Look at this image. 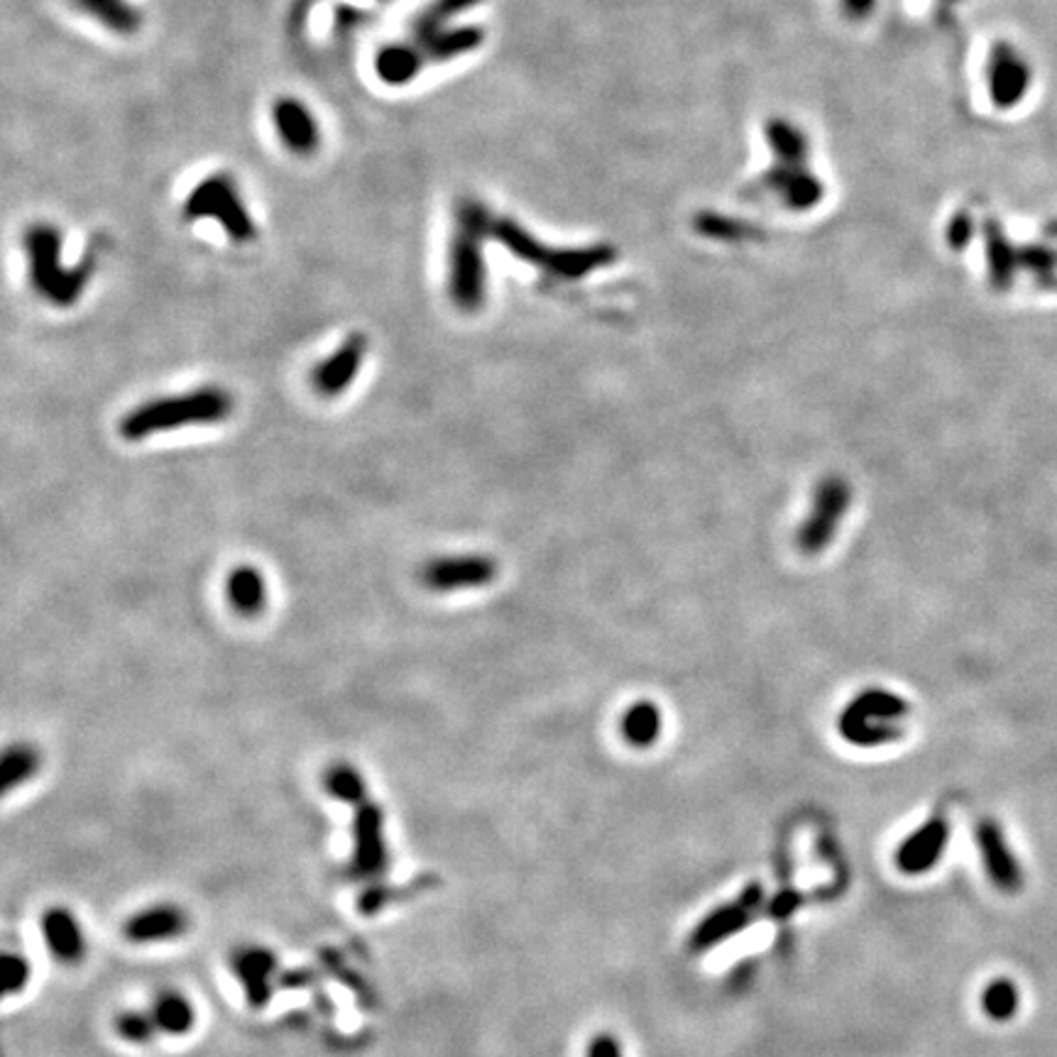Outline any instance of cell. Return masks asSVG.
Here are the masks:
<instances>
[{
    "label": "cell",
    "mask_w": 1057,
    "mask_h": 1057,
    "mask_svg": "<svg viewBox=\"0 0 1057 1057\" xmlns=\"http://www.w3.org/2000/svg\"><path fill=\"white\" fill-rule=\"evenodd\" d=\"M233 412V396L224 388H198L182 396H162L145 402L123 416L120 434L128 440H142L179 426L218 424Z\"/></svg>",
    "instance_id": "6da1fadb"
},
{
    "label": "cell",
    "mask_w": 1057,
    "mask_h": 1057,
    "mask_svg": "<svg viewBox=\"0 0 1057 1057\" xmlns=\"http://www.w3.org/2000/svg\"><path fill=\"white\" fill-rule=\"evenodd\" d=\"M456 220L458 230L450 240L448 255V292L462 312H476L484 299V260L480 246L484 238L492 236L494 220L478 201H462Z\"/></svg>",
    "instance_id": "7a4b0ae2"
},
{
    "label": "cell",
    "mask_w": 1057,
    "mask_h": 1057,
    "mask_svg": "<svg viewBox=\"0 0 1057 1057\" xmlns=\"http://www.w3.org/2000/svg\"><path fill=\"white\" fill-rule=\"evenodd\" d=\"M25 252L30 260V282L35 292L54 306H72L81 299L94 272V260L66 270L62 264V233L50 224H35L25 230Z\"/></svg>",
    "instance_id": "3957f363"
},
{
    "label": "cell",
    "mask_w": 1057,
    "mask_h": 1057,
    "mask_svg": "<svg viewBox=\"0 0 1057 1057\" xmlns=\"http://www.w3.org/2000/svg\"><path fill=\"white\" fill-rule=\"evenodd\" d=\"M184 214L189 220L211 218L233 242H250L258 236V226L252 224L246 204L238 194L236 182L228 174H211L198 182L184 201Z\"/></svg>",
    "instance_id": "277c9868"
},
{
    "label": "cell",
    "mask_w": 1057,
    "mask_h": 1057,
    "mask_svg": "<svg viewBox=\"0 0 1057 1057\" xmlns=\"http://www.w3.org/2000/svg\"><path fill=\"white\" fill-rule=\"evenodd\" d=\"M492 238L502 242L506 250H512L516 258H522L526 262L536 264V268H544L548 272L558 274V277L566 280H576L588 274L590 270L600 268V264L610 262V252L604 248H595V250H551L544 248L542 242L526 233L522 226H516L514 220H494L492 224Z\"/></svg>",
    "instance_id": "5b68a950"
},
{
    "label": "cell",
    "mask_w": 1057,
    "mask_h": 1057,
    "mask_svg": "<svg viewBox=\"0 0 1057 1057\" xmlns=\"http://www.w3.org/2000/svg\"><path fill=\"white\" fill-rule=\"evenodd\" d=\"M906 712V702L889 696V693H864L844 710L840 718V732L844 734V740L859 747L894 742L896 737H901V727L894 722Z\"/></svg>",
    "instance_id": "8992f818"
},
{
    "label": "cell",
    "mask_w": 1057,
    "mask_h": 1057,
    "mask_svg": "<svg viewBox=\"0 0 1057 1057\" xmlns=\"http://www.w3.org/2000/svg\"><path fill=\"white\" fill-rule=\"evenodd\" d=\"M390 867V850L384 840V810L368 798L352 808V852L350 872L362 881H380Z\"/></svg>",
    "instance_id": "52a82bcc"
},
{
    "label": "cell",
    "mask_w": 1057,
    "mask_h": 1057,
    "mask_svg": "<svg viewBox=\"0 0 1057 1057\" xmlns=\"http://www.w3.org/2000/svg\"><path fill=\"white\" fill-rule=\"evenodd\" d=\"M230 972L240 982L248 1006L255 1011L268 1006L274 987H280V960L264 945H242L230 952Z\"/></svg>",
    "instance_id": "ba28073f"
},
{
    "label": "cell",
    "mask_w": 1057,
    "mask_h": 1057,
    "mask_svg": "<svg viewBox=\"0 0 1057 1057\" xmlns=\"http://www.w3.org/2000/svg\"><path fill=\"white\" fill-rule=\"evenodd\" d=\"M974 840H977L979 854H982L984 872L991 884H994V889L1004 891V894H1016V891H1021L1023 869L1018 864V859L1011 852L1004 828H1001L996 820L984 818L982 822H977Z\"/></svg>",
    "instance_id": "9c48e42d"
},
{
    "label": "cell",
    "mask_w": 1057,
    "mask_h": 1057,
    "mask_svg": "<svg viewBox=\"0 0 1057 1057\" xmlns=\"http://www.w3.org/2000/svg\"><path fill=\"white\" fill-rule=\"evenodd\" d=\"M494 576H498V566H494V560L480 554L444 556V558L428 560L422 570L424 586L436 592L480 588L492 582Z\"/></svg>",
    "instance_id": "30bf717a"
},
{
    "label": "cell",
    "mask_w": 1057,
    "mask_h": 1057,
    "mask_svg": "<svg viewBox=\"0 0 1057 1057\" xmlns=\"http://www.w3.org/2000/svg\"><path fill=\"white\" fill-rule=\"evenodd\" d=\"M1031 86V66L1011 44H996L989 59V94L999 108L1023 101Z\"/></svg>",
    "instance_id": "8fae6325"
},
{
    "label": "cell",
    "mask_w": 1057,
    "mask_h": 1057,
    "mask_svg": "<svg viewBox=\"0 0 1057 1057\" xmlns=\"http://www.w3.org/2000/svg\"><path fill=\"white\" fill-rule=\"evenodd\" d=\"M947 842H950V825L940 815H935L898 844L896 867L903 874L930 872L942 859Z\"/></svg>",
    "instance_id": "7c38bea8"
},
{
    "label": "cell",
    "mask_w": 1057,
    "mask_h": 1057,
    "mask_svg": "<svg viewBox=\"0 0 1057 1057\" xmlns=\"http://www.w3.org/2000/svg\"><path fill=\"white\" fill-rule=\"evenodd\" d=\"M186 930H189V916L174 903H154V906L132 913L123 923V935L132 945L167 942L182 938Z\"/></svg>",
    "instance_id": "4fadbf2b"
},
{
    "label": "cell",
    "mask_w": 1057,
    "mask_h": 1057,
    "mask_svg": "<svg viewBox=\"0 0 1057 1057\" xmlns=\"http://www.w3.org/2000/svg\"><path fill=\"white\" fill-rule=\"evenodd\" d=\"M366 352H368L366 336L360 334L348 336L344 344L336 348V352H330L326 360H322L314 368L312 382L316 392L324 396H338L340 392H346L350 388V382L358 378L362 360H366Z\"/></svg>",
    "instance_id": "5bb4252c"
},
{
    "label": "cell",
    "mask_w": 1057,
    "mask_h": 1057,
    "mask_svg": "<svg viewBox=\"0 0 1057 1057\" xmlns=\"http://www.w3.org/2000/svg\"><path fill=\"white\" fill-rule=\"evenodd\" d=\"M40 928H42V938L44 945H47L50 955L57 960L59 965L74 967L81 965L86 957V933L81 928L79 918L66 906H52L42 913L40 918Z\"/></svg>",
    "instance_id": "9a60e30c"
},
{
    "label": "cell",
    "mask_w": 1057,
    "mask_h": 1057,
    "mask_svg": "<svg viewBox=\"0 0 1057 1057\" xmlns=\"http://www.w3.org/2000/svg\"><path fill=\"white\" fill-rule=\"evenodd\" d=\"M272 120L280 132V140L290 152L308 157V154H314L318 145H322V130H318L316 118L312 116V110L302 101H296V98H280V101L272 106Z\"/></svg>",
    "instance_id": "2e32d148"
},
{
    "label": "cell",
    "mask_w": 1057,
    "mask_h": 1057,
    "mask_svg": "<svg viewBox=\"0 0 1057 1057\" xmlns=\"http://www.w3.org/2000/svg\"><path fill=\"white\" fill-rule=\"evenodd\" d=\"M847 500H850V492H847L844 484L840 482H828L822 484L818 492V500H815L813 506V516L808 520L806 528L800 532V546L806 551H818L835 532V524L840 516L844 514Z\"/></svg>",
    "instance_id": "e0dca14e"
},
{
    "label": "cell",
    "mask_w": 1057,
    "mask_h": 1057,
    "mask_svg": "<svg viewBox=\"0 0 1057 1057\" xmlns=\"http://www.w3.org/2000/svg\"><path fill=\"white\" fill-rule=\"evenodd\" d=\"M752 916H754V911H749L747 906H742L740 901L730 903V906L715 908L712 913H708V916H705L696 925V930L690 933V940H688L690 950L693 952H705V950H710V947L724 942L727 938H732V935L744 930L747 925L752 923Z\"/></svg>",
    "instance_id": "ac0fdd59"
},
{
    "label": "cell",
    "mask_w": 1057,
    "mask_h": 1057,
    "mask_svg": "<svg viewBox=\"0 0 1057 1057\" xmlns=\"http://www.w3.org/2000/svg\"><path fill=\"white\" fill-rule=\"evenodd\" d=\"M426 66V59L416 42H394L382 47L374 57V72L390 86H404L416 79Z\"/></svg>",
    "instance_id": "d6986e66"
},
{
    "label": "cell",
    "mask_w": 1057,
    "mask_h": 1057,
    "mask_svg": "<svg viewBox=\"0 0 1057 1057\" xmlns=\"http://www.w3.org/2000/svg\"><path fill=\"white\" fill-rule=\"evenodd\" d=\"M414 42L422 50L426 64L428 62H448L456 59L460 54H468L478 50L482 44L480 28H440L436 32H428L424 37H414Z\"/></svg>",
    "instance_id": "ffe728a7"
},
{
    "label": "cell",
    "mask_w": 1057,
    "mask_h": 1057,
    "mask_svg": "<svg viewBox=\"0 0 1057 1057\" xmlns=\"http://www.w3.org/2000/svg\"><path fill=\"white\" fill-rule=\"evenodd\" d=\"M150 1013L157 1031L164 1035H174V1038H182V1035L192 1033L196 1026L194 1004L189 996L176 989H162L160 994L152 999Z\"/></svg>",
    "instance_id": "44dd1931"
},
{
    "label": "cell",
    "mask_w": 1057,
    "mask_h": 1057,
    "mask_svg": "<svg viewBox=\"0 0 1057 1057\" xmlns=\"http://www.w3.org/2000/svg\"><path fill=\"white\" fill-rule=\"evenodd\" d=\"M226 598L238 614L255 617L268 604V582L258 568L238 566L228 573Z\"/></svg>",
    "instance_id": "7402d4cb"
},
{
    "label": "cell",
    "mask_w": 1057,
    "mask_h": 1057,
    "mask_svg": "<svg viewBox=\"0 0 1057 1057\" xmlns=\"http://www.w3.org/2000/svg\"><path fill=\"white\" fill-rule=\"evenodd\" d=\"M769 184L774 189L781 192V196L786 198V204L796 211H803V208H810L820 201L822 196V186L818 179H813L808 172H800L798 167H784L769 176Z\"/></svg>",
    "instance_id": "603a6c76"
},
{
    "label": "cell",
    "mask_w": 1057,
    "mask_h": 1057,
    "mask_svg": "<svg viewBox=\"0 0 1057 1057\" xmlns=\"http://www.w3.org/2000/svg\"><path fill=\"white\" fill-rule=\"evenodd\" d=\"M432 886H434L432 876H418L406 886H392V884H384V881H372V884L362 891L358 898V913L360 916H374V913L384 911L388 906H392V903L406 901L410 896L422 894V891H428Z\"/></svg>",
    "instance_id": "cb8c5ba5"
},
{
    "label": "cell",
    "mask_w": 1057,
    "mask_h": 1057,
    "mask_svg": "<svg viewBox=\"0 0 1057 1057\" xmlns=\"http://www.w3.org/2000/svg\"><path fill=\"white\" fill-rule=\"evenodd\" d=\"M74 3L118 35H132L140 28V13L126 0H74Z\"/></svg>",
    "instance_id": "d4e9b609"
},
{
    "label": "cell",
    "mask_w": 1057,
    "mask_h": 1057,
    "mask_svg": "<svg viewBox=\"0 0 1057 1057\" xmlns=\"http://www.w3.org/2000/svg\"><path fill=\"white\" fill-rule=\"evenodd\" d=\"M324 791L330 798L346 803L350 808H358L360 803L368 800V786L356 766L346 762H338L326 769L324 774Z\"/></svg>",
    "instance_id": "484cf974"
},
{
    "label": "cell",
    "mask_w": 1057,
    "mask_h": 1057,
    "mask_svg": "<svg viewBox=\"0 0 1057 1057\" xmlns=\"http://www.w3.org/2000/svg\"><path fill=\"white\" fill-rule=\"evenodd\" d=\"M40 762L42 756L32 744H10L3 754V762H0V784H3V793L28 784V781L37 774Z\"/></svg>",
    "instance_id": "4316f807"
},
{
    "label": "cell",
    "mask_w": 1057,
    "mask_h": 1057,
    "mask_svg": "<svg viewBox=\"0 0 1057 1057\" xmlns=\"http://www.w3.org/2000/svg\"><path fill=\"white\" fill-rule=\"evenodd\" d=\"M661 732V715L652 702H636L624 712L622 737L632 747H652Z\"/></svg>",
    "instance_id": "83f0119b"
},
{
    "label": "cell",
    "mask_w": 1057,
    "mask_h": 1057,
    "mask_svg": "<svg viewBox=\"0 0 1057 1057\" xmlns=\"http://www.w3.org/2000/svg\"><path fill=\"white\" fill-rule=\"evenodd\" d=\"M982 1009L991 1021H1001V1023L1011 1021L1021 1009L1018 987L1006 977L994 979V982L982 991Z\"/></svg>",
    "instance_id": "f1b7e54d"
},
{
    "label": "cell",
    "mask_w": 1057,
    "mask_h": 1057,
    "mask_svg": "<svg viewBox=\"0 0 1057 1057\" xmlns=\"http://www.w3.org/2000/svg\"><path fill=\"white\" fill-rule=\"evenodd\" d=\"M769 142L776 150L778 160L784 162V167H800L806 160V138L786 120H771Z\"/></svg>",
    "instance_id": "f546056e"
},
{
    "label": "cell",
    "mask_w": 1057,
    "mask_h": 1057,
    "mask_svg": "<svg viewBox=\"0 0 1057 1057\" xmlns=\"http://www.w3.org/2000/svg\"><path fill=\"white\" fill-rule=\"evenodd\" d=\"M113 1031L120 1040L130 1045H148L154 1040V1035L160 1033L157 1026H154L152 1013L138 1009H126L116 1013Z\"/></svg>",
    "instance_id": "4dcf8cb0"
},
{
    "label": "cell",
    "mask_w": 1057,
    "mask_h": 1057,
    "mask_svg": "<svg viewBox=\"0 0 1057 1057\" xmlns=\"http://www.w3.org/2000/svg\"><path fill=\"white\" fill-rule=\"evenodd\" d=\"M478 3L480 0H434V3L414 20V37H424L428 32L440 30L446 20L466 13V10Z\"/></svg>",
    "instance_id": "1f68e13d"
},
{
    "label": "cell",
    "mask_w": 1057,
    "mask_h": 1057,
    "mask_svg": "<svg viewBox=\"0 0 1057 1057\" xmlns=\"http://www.w3.org/2000/svg\"><path fill=\"white\" fill-rule=\"evenodd\" d=\"M989 264H991V277H994V282L999 286H1006L1013 277V270H1016V264H1018V255H1016V250H1013L1004 233H1001V230H996L994 224H989Z\"/></svg>",
    "instance_id": "d6a6232c"
},
{
    "label": "cell",
    "mask_w": 1057,
    "mask_h": 1057,
    "mask_svg": "<svg viewBox=\"0 0 1057 1057\" xmlns=\"http://www.w3.org/2000/svg\"><path fill=\"white\" fill-rule=\"evenodd\" d=\"M0 977H3V996L22 994L32 977L30 960L22 952H3V957H0Z\"/></svg>",
    "instance_id": "836d02e7"
},
{
    "label": "cell",
    "mask_w": 1057,
    "mask_h": 1057,
    "mask_svg": "<svg viewBox=\"0 0 1057 1057\" xmlns=\"http://www.w3.org/2000/svg\"><path fill=\"white\" fill-rule=\"evenodd\" d=\"M318 982V972L308 967H296V969H286V972H280V987L282 989H308Z\"/></svg>",
    "instance_id": "e575fe53"
},
{
    "label": "cell",
    "mask_w": 1057,
    "mask_h": 1057,
    "mask_svg": "<svg viewBox=\"0 0 1057 1057\" xmlns=\"http://www.w3.org/2000/svg\"><path fill=\"white\" fill-rule=\"evenodd\" d=\"M586 1057H622V1048L612 1033H598L590 1040Z\"/></svg>",
    "instance_id": "d590c367"
},
{
    "label": "cell",
    "mask_w": 1057,
    "mask_h": 1057,
    "mask_svg": "<svg viewBox=\"0 0 1057 1057\" xmlns=\"http://www.w3.org/2000/svg\"><path fill=\"white\" fill-rule=\"evenodd\" d=\"M800 903H803V896L796 894V891H781V894L771 898L769 913L774 918H788L791 913L800 906Z\"/></svg>",
    "instance_id": "8d00e7d4"
},
{
    "label": "cell",
    "mask_w": 1057,
    "mask_h": 1057,
    "mask_svg": "<svg viewBox=\"0 0 1057 1057\" xmlns=\"http://www.w3.org/2000/svg\"><path fill=\"white\" fill-rule=\"evenodd\" d=\"M969 236H972V228H969V218L962 214L952 220L950 226V242L955 248H965Z\"/></svg>",
    "instance_id": "74e56055"
},
{
    "label": "cell",
    "mask_w": 1057,
    "mask_h": 1057,
    "mask_svg": "<svg viewBox=\"0 0 1057 1057\" xmlns=\"http://www.w3.org/2000/svg\"><path fill=\"white\" fill-rule=\"evenodd\" d=\"M737 901H740L749 911H756L764 903V889L759 884H749Z\"/></svg>",
    "instance_id": "f35d334b"
},
{
    "label": "cell",
    "mask_w": 1057,
    "mask_h": 1057,
    "mask_svg": "<svg viewBox=\"0 0 1057 1057\" xmlns=\"http://www.w3.org/2000/svg\"><path fill=\"white\" fill-rule=\"evenodd\" d=\"M876 0H844V10H847V15H852V18H864L869 10L874 8Z\"/></svg>",
    "instance_id": "ab89813d"
}]
</instances>
